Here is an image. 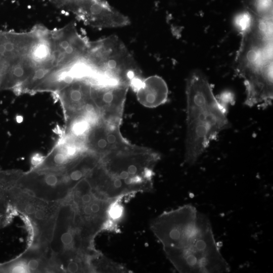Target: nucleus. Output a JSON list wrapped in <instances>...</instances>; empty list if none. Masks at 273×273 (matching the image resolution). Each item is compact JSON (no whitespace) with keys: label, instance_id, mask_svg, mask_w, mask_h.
Masks as SVG:
<instances>
[{"label":"nucleus","instance_id":"nucleus-8","mask_svg":"<svg viewBox=\"0 0 273 273\" xmlns=\"http://www.w3.org/2000/svg\"><path fill=\"white\" fill-rule=\"evenodd\" d=\"M88 174L76 185L66 199L73 207L76 220L85 237L94 242L96 235L110 221L117 201L109 200L97 192L92 186Z\"/></svg>","mask_w":273,"mask_h":273},{"label":"nucleus","instance_id":"nucleus-9","mask_svg":"<svg viewBox=\"0 0 273 273\" xmlns=\"http://www.w3.org/2000/svg\"><path fill=\"white\" fill-rule=\"evenodd\" d=\"M199 213L192 204L166 211L154 219L151 229L161 243L163 250L185 247L196 234Z\"/></svg>","mask_w":273,"mask_h":273},{"label":"nucleus","instance_id":"nucleus-3","mask_svg":"<svg viewBox=\"0 0 273 273\" xmlns=\"http://www.w3.org/2000/svg\"><path fill=\"white\" fill-rule=\"evenodd\" d=\"M241 32L235 70L244 80V104L265 109L271 105L273 98L272 19L251 13L248 24Z\"/></svg>","mask_w":273,"mask_h":273},{"label":"nucleus","instance_id":"nucleus-10","mask_svg":"<svg viewBox=\"0 0 273 273\" xmlns=\"http://www.w3.org/2000/svg\"><path fill=\"white\" fill-rule=\"evenodd\" d=\"M14 184L29 194L50 202L64 201L73 189L67 166L58 169H32L27 173L21 172Z\"/></svg>","mask_w":273,"mask_h":273},{"label":"nucleus","instance_id":"nucleus-13","mask_svg":"<svg viewBox=\"0 0 273 273\" xmlns=\"http://www.w3.org/2000/svg\"><path fill=\"white\" fill-rule=\"evenodd\" d=\"M120 125L102 118L91 122L82 141L83 149L102 157L129 147L131 144L122 135Z\"/></svg>","mask_w":273,"mask_h":273},{"label":"nucleus","instance_id":"nucleus-14","mask_svg":"<svg viewBox=\"0 0 273 273\" xmlns=\"http://www.w3.org/2000/svg\"><path fill=\"white\" fill-rule=\"evenodd\" d=\"M0 272H58L49 248L31 246L18 257L0 264Z\"/></svg>","mask_w":273,"mask_h":273},{"label":"nucleus","instance_id":"nucleus-12","mask_svg":"<svg viewBox=\"0 0 273 273\" xmlns=\"http://www.w3.org/2000/svg\"><path fill=\"white\" fill-rule=\"evenodd\" d=\"M53 94L62 106L66 123L79 117L90 121L99 117L91 99L87 78L74 77L71 82Z\"/></svg>","mask_w":273,"mask_h":273},{"label":"nucleus","instance_id":"nucleus-7","mask_svg":"<svg viewBox=\"0 0 273 273\" xmlns=\"http://www.w3.org/2000/svg\"><path fill=\"white\" fill-rule=\"evenodd\" d=\"M14 181L6 187V195L11 207L29 222V246L49 247L61 202H50L36 198L15 185Z\"/></svg>","mask_w":273,"mask_h":273},{"label":"nucleus","instance_id":"nucleus-1","mask_svg":"<svg viewBox=\"0 0 273 273\" xmlns=\"http://www.w3.org/2000/svg\"><path fill=\"white\" fill-rule=\"evenodd\" d=\"M62 68L55 29L37 24L26 31L0 30V91L40 92Z\"/></svg>","mask_w":273,"mask_h":273},{"label":"nucleus","instance_id":"nucleus-15","mask_svg":"<svg viewBox=\"0 0 273 273\" xmlns=\"http://www.w3.org/2000/svg\"><path fill=\"white\" fill-rule=\"evenodd\" d=\"M139 102L148 108H155L166 103L168 89L161 77L151 76L143 79L134 90Z\"/></svg>","mask_w":273,"mask_h":273},{"label":"nucleus","instance_id":"nucleus-11","mask_svg":"<svg viewBox=\"0 0 273 273\" xmlns=\"http://www.w3.org/2000/svg\"><path fill=\"white\" fill-rule=\"evenodd\" d=\"M92 102L100 118L121 124L129 85L105 79L87 78Z\"/></svg>","mask_w":273,"mask_h":273},{"label":"nucleus","instance_id":"nucleus-4","mask_svg":"<svg viewBox=\"0 0 273 273\" xmlns=\"http://www.w3.org/2000/svg\"><path fill=\"white\" fill-rule=\"evenodd\" d=\"M160 159L152 149L132 144L100 158L104 174L102 193L117 201L127 195L152 192L154 169Z\"/></svg>","mask_w":273,"mask_h":273},{"label":"nucleus","instance_id":"nucleus-5","mask_svg":"<svg viewBox=\"0 0 273 273\" xmlns=\"http://www.w3.org/2000/svg\"><path fill=\"white\" fill-rule=\"evenodd\" d=\"M82 62L88 77L124 83L133 90L143 79L133 56L115 35L89 41Z\"/></svg>","mask_w":273,"mask_h":273},{"label":"nucleus","instance_id":"nucleus-2","mask_svg":"<svg viewBox=\"0 0 273 273\" xmlns=\"http://www.w3.org/2000/svg\"><path fill=\"white\" fill-rule=\"evenodd\" d=\"M187 131L185 162L194 164L218 134L230 127L228 107L233 99L230 92L216 97L206 75L197 70L186 84Z\"/></svg>","mask_w":273,"mask_h":273},{"label":"nucleus","instance_id":"nucleus-17","mask_svg":"<svg viewBox=\"0 0 273 273\" xmlns=\"http://www.w3.org/2000/svg\"><path fill=\"white\" fill-rule=\"evenodd\" d=\"M94 272H127L128 270L120 264L113 262L100 253L93 260Z\"/></svg>","mask_w":273,"mask_h":273},{"label":"nucleus","instance_id":"nucleus-16","mask_svg":"<svg viewBox=\"0 0 273 273\" xmlns=\"http://www.w3.org/2000/svg\"><path fill=\"white\" fill-rule=\"evenodd\" d=\"M58 8L70 13L81 21L90 18L98 10L101 0H48Z\"/></svg>","mask_w":273,"mask_h":273},{"label":"nucleus","instance_id":"nucleus-6","mask_svg":"<svg viewBox=\"0 0 273 273\" xmlns=\"http://www.w3.org/2000/svg\"><path fill=\"white\" fill-rule=\"evenodd\" d=\"M198 231L184 248L164 249L165 255L179 272L220 273L230 271L221 255L208 217L199 212Z\"/></svg>","mask_w":273,"mask_h":273}]
</instances>
